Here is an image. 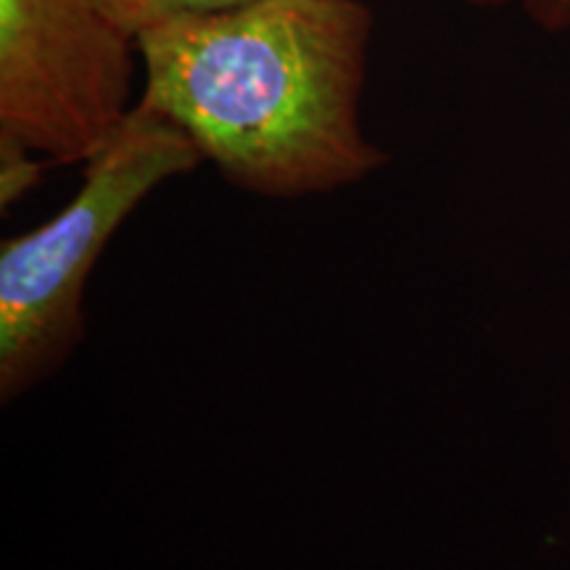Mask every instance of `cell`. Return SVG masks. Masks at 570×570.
I'll use <instances>...</instances> for the list:
<instances>
[{"label": "cell", "instance_id": "5b68a950", "mask_svg": "<svg viewBox=\"0 0 570 570\" xmlns=\"http://www.w3.org/2000/svg\"><path fill=\"white\" fill-rule=\"evenodd\" d=\"M46 164V159L27 151V148L0 142V206H3V212L38 188Z\"/></svg>", "mask_w": 570, "mask_h": 570}, {"label": "cell", "instance_id": "6da1fadb", "mask_svg": "<svg viewBox=\"0 0 570 570\" xmlns=\"http://www.w3.org/2000/svg\"><path fill=\"white\" fill-rule=\"evenodd\" d=\"M370 40L360 0H248L140 32L138 98L244 194H336L389 161L360 114Z\"/></svg>", "mask_w": 570, "mask_h": 570}, {"label": "cell", "instance_id": "8992f818", "mask_svg": "<svg viewBox=\"0 0 570 570\" xmlns=\"http://www.w3.org/2000/svg\"><path fill=\"white\" fill-rule=\"evenodd\" d=\"M533 24L544 32L570 30V0H520Z\"/></svg>", "mask_w": 570, "mask_h": 570}, {"label": "cell", "instance_id": "7a4b0ae2", "mask_svg": "<svg viewBox=\"0 0 570 570\" xmlns=\"http://www.w3.org/2000/svg\"><path fill=\"white\" fill-rule=\"evenodd\" d=\"M204 164L180 125L135 101L109 142L85 161L75 198L0 246V399L17 402L59 373L85 338V285L130 214Z\"/></svg>", "mask_w": 570, "mask_h": 570}, {"label": "cell", "instance_id": "3957f363", "mask_svg": "<svg viewBox=\"0 0 570 570\" xmlns=\"http://www.w3.org/2000/svg\"><path fill=\"white\" fill-rule=\"evenodd\" d=\"M138 38L92 0H0V142L92 159L132 111Z\"/></svg>", "mask_w": 570, "mask_h": 570}, {"label": "cell", "instance_id": "277c9868", "mask_svg": "<svg viewBox=\"0 0 570 570\" xmlns=\"http://www.w3.org/2000/svg\"><path fill=\"white\" fill-rule=\"evenodd\" d=\"M111 21H117L132 38L164 21L214 13L248 3V0H92Z\"/></svg>", "mask_w": 570, "mask_h": 570}, {"label": "cell", "instance_id": "52a82bcc", "mask_svg": "<svg viewBox=\"0 0 570 570\" xmlns=\"http://www.w3.org/2000/svg\"><path fill=\"white\" fill-rule=\"evenodd\" d=\"M462 3L481 6V9H499V6H508V3H512V0H462Z\"/></svg>", "mask_w": 570, "mask_h": 570}]
</instances>
